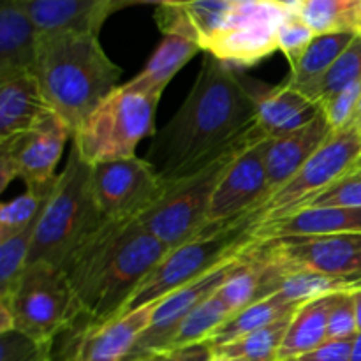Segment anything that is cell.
<instances>
[{
    "label": "cell",
    "mask_w": 361,
    "mask_h": 361,
    "mask_svg": "<svg viewBox=\"0 0 361 361\" xmlns=\"http://www.w3.org/2000/svg\"><path fill=\"white\" fill-rule=\"evenodd\" d=\"M337 295L309 300L296 310L281 345L277 361L300 358L328 341V319Z\"/></svg>",
    "instance_id": "603a6c76"
},
{
    "label": "cell",
    "mask_w": 361,
    "mask_h": 361,
    "mask_svg": "<svg viewBox=\"0 0 361 361\" xmlns=\"http://www.w3.org/2000/svg\"><path fill=\"white\" fill-rule=\"evenodd\" d=\"M0 361H51V341H35L18 330L0 334Z\"/></svg>",
    "instance_id": "d6a6232c"
},
{
    "label": "cell",
    "mask_w": 361,
    "mask_h": 361,
    "mask_svg": "<svg viewBox=\"0 0 361 361\" xmlns=\"http://www.w3.org/2000/svg\"><path fill=\"white\" fill-rule=\"evenodd\" d=\"M271 4H275L277 7H281L284 13L288 14H300L302 13V7L305 0H270Z\"/></svg>",
    "instance_id": "ab89813d"
},
{
    "label": "cell",
    "mask_w": 361,
    "mask_h": 361,
    "mask_svg": "<svg viewBox=\"0 0 361 361\" xmlns=\"http://www.w3.org/2000/svg\"><path fill=\"white\" fill-rule=\"evenodd\" d=\"M353 341H355V338H348V341H330V338H328V341H324L317 349L300 356V360L302 361H351Z\"/></svg>",
    "instance_id": "8d00e7d4"
},
{
    "label": "cell",
    "mask_w": 361,
    "mask_h": 361,
    "mask_svg": "<svg viewBox=\"0 0 361 361\" xmlns=\"http://www.w3.org/2000/svg\"><path fill=\"white\" fill-rule=\"evenodd\" d=\"M243 254L226 261L224 264L212 270L204 277L197 279V281L176 289L175 293H171L166 298L159 300L155 303L150 324L141 334V337L137 338V342L134 344L133 351L129 353L126 361L171 351L173 341H175L176 334H178L180 326L187 319V316L200 303H203L204 300L214 296L222 288V284L228 281L229 275L236 270V267L242 261Z\"/></svg>",
    "instance_id": "5bb4252c"
},
{
    "label": "cell",
    "mask_w": 361,
    "mask_h": 361,
    "mask_svg": "<svg viewBox=\"0 0 361 361\" xmlns=\"http://www.w3.org/2000/svg\"><path fill=\"white\" fill-rule=\"evenodd\" d=\"M298 309L284 314L274 323L267 324V326L259 328V330L252 331V334L245 335L238 341L221 345V348L215 349V356L242 358L245 361H277L281 345L289 330V324H291L293 316Z\"/></svg>",
    "instance_id": "484cf974"
},
{
    "label": "cell",
    "mask_w": 361,
    "mask_h": 361,
    "mask_svg": "<svg viewBox=\"0 0 361 361\" xmlns=\"http://www.w3.org/2000/svg\"><path fill=\"white\" fill-rule=\"evenodd\" d=\"M361 97V83L353 85L345 88L341 94L326 99L321 102V111L326 116L328 123L334 130H342L351 127L353 118H355L356 108Z\"/></svg>",
    "instance_id": "e575fe53"
},
{
    "label": "cell",
    "mask_w": 361,
    "mask_h": 361,
    "mask_svg": "<svg viewBox=\"0 0 361 361\" xmlns=\"http://www.w3.org/2000/svg\"><path fill=\"white\" fill-rule=\"evenodd\" d=\"M300 16L316 35L361 34V0H305Z\"/></svg>",
    "instance_id": "4316f807"
},
{
    "label": "cell",
    "mask_w": 361,
    "mask_h": 361,
    "mask_svg": "<svg viewBox=\"0 0 361 361\" xmlns=\"http://www.w3.org/2000/svg\"><path fill=\"white\" fill-rule=\"evenodd\" d=\"M334 133L323 111L300 129L270 137L267 148V171L270 196L291 180Z\"/></svg>",
    "instance_id": "e0dca14e"
},
{
    "label": "cell",
    "mask_w": 361,
    "mask_h": 361,
    "mask_svg": "<svg viewBox=\"0 0 361 361\" xmlns=\"http://www.w3.org/2000/svg\"><path fill=\"white\" fill-rule=\"evenodd\" d=\"M284 361H302L300 358H291V360H284Z\"/></svg>",
    "instance_id": "bcb514c9"
},
{
    "label": "cell",
    "mask_w": 361,
    "mask_h": 361,
    "mask_svg": "<svg viewBox=\"0 0 361 361\" xmlns=\"http://www.w3.org/2000/svg\"><path fill=\"white\" fill-rule=\"evenodd\" d=\"M360 159L361 130L356 127L334 130L323 147L303 164V168L281 189L275 190L245 221L256 229L257 226L293 214L351 171Z\"/></svg>",
    "instance_id": "9c48e42d"
},
{
    "label": "cell",
    "mask_w": 361,
    "mask_h": 361,
    "mask_svg": "<svg viewBox=\"0 0 361 361\" xmlns=\"http://www.w3.org/2000/svg\"><path fill=\"white\" fill-rule=\"evenodd\" d=\"M212 361H245V360H242V358H224V356H215L214 360Z\"/></svg>",
    "instance_id": "f6af8a7d"
},
{
    "label": "cell",
    "mask_w": 361,
    "mask_h": 361,
    "mask_svg": "<svg viewBox=\"0 0 361 361\" xmlns=\"http://www.w3.org/2000/svg\"><path fill=\"white\" fill-rule=\"evenodd\" d=\"M39 32L20 0H0V78L34 73Z\"/></svg>",
    "instance_id": "ffe728a7"
},
{
    "label": "cell",
    "mask_w": 361,
    "mask_h": 361,
    "mask_svg": "<svg viewBox=\"0 0 361 361\" xmlns=\"http://www.w3.org/2000/svg\"><path fill=\"white\" fill-rule=\"evenodd\" d=\"M0 303L11 310L14 330L41 342L53 341L81 312L62 268L44 261L27 264L14 291Z\"/></svg>",
    "instance_id": "ba28073f"
},
{
    "label": "cell",
    "mask_w": 361,
    "mask_h": 361,
    "mask_svg": "<svg viewBox=\"0 0 361 361\" xmlns=\"http://www.w3.org/2000/svg\"><path fill=\"white\" fill-rule=\"evenodd\" d=\"M356 35L358 34H353V32L316 35L309 48L305 49L302 59L298 60V63L291 69L288 83L298 88L300 92H303L307 97L316 101L314 95H316V88L319 81L323 80L324 74L330 71L335 60L345 51V48L351 44Z\"/></svg>",
    "instance_id": "cb8c5ba5"
},
{
    "label": "cell",
    "mask_w": 361,
    "mask_h": 361,
    "mask_svg": "<svg viewBox=\"0 0 361 361\" xmlns=\"http://www.w3.org/2000/svg\"><path fill=\"white\" fill-rule=\"evenodd\" d=\"M298 307L300 303H289L284 296L275 293V295L267 296L263 300H257V302L247 305L245 309L233 314L217 331H214V335L208 338V342L214 345V349H217L221 345L238 341V338L245 337V335L274 323L279 317L298 309Z\"/></svg>",
    "instance_id": "d4e9b609"
},
{
    "label": "cell",
    "mask_w": 361,
    "mask_h": 361,
    "mask_svg": "<svg viewBox=\"0 0 361 361\" xmlns=\"http://www.w3.org/2000/svg\"><path fill=\"white\" fill-rule=\"evenodd\" d=\"M323 207H341V208H361V166H355L349 173H345L342 178L331 183L328 189L317 194L310 201H307L303 207L305 208H323ZM293 212V214H295Z\"/></svg>",
    "instance_id": "1f68e13d"
},
{
    "label": "cell",
    "mask_w": 361,
    "mask_h": 361,
    "mask_svg": "<svg viewBox=\"0 0 361 361\" xmlns=\"http://www.w3.org/2000/svg\"><path fill=\"white\" fill-rule=\"evenodd\" d=\"M39 35L56 32L97 34L111 16L113 0H20Z\"/></svg>",
    "instance_id": "d6986e66"
},
{
    "label": "cell",
    "mask_w": 361,
    "mask_h": 361,
    "mask_svg": "<svg viewBox=\"0 0 361 361\" xmlns=\"http://www.w3.org/2000/svg\"><path fill=\"white\" fill-rule=\"evenodd\" d=\"M286 16L270 0H243L203 51L235 69L256 66L279 49L277 32Z\"/></svg>",
    "instance_id": "8fae6325"
},
{
    "label": "cell",
    "mask_w": 361,
    "mask_h": 361,
    "mask_svg": "<svg viewBox=\"0 0 361 361\" xmlns=\"http://www.w3.org/2000/svg\"><path fill=\"white\" fill-rule=\"evenodd\" d=\"M34 74L53 111L74 134L120 87L122 69L106 55L97 34L56 32L39 35Z\"/></svg>",
    "instance_id": "3957f363"
},
{
    "label": "cell",
    "mask_w": 361,
    "mask_h": 361,
    "mask_svg": "<svg viewBox=\"0 0 361 361\" xmlns=\"http://www.w3.org/2000/svg\"><path fill=\"white\" fill-rule=\"evenodd\" d=\"M133 361H168V353H161V355H150L143 356V358H137Z\"/></svg>",
    "instance_id": "7bdbcfd3"
},
{
    "label": "cell",
    "mask_w": 361,
    "mask_h": 361,
    "mask_svg": "<svg viewBox=\"0 0 361 361\" xmlns=\"http://www.w3.org/2000/svg\"><path fill=\"white\" fill-rule=\"evenodd\" d=\"M256 240L252 226L238 222L214 235L196 236L176 249H171L141 282L127 303L126 312L159 302L176 289L204 277L226 261L245 252Z\"/></svg>",
    "instance_id": "52a82bcc"
},
{
    "label": "cell",
    "mask_w": 361,
    "mask_h": 361,
    "mask_svg": "<svg viewBox=\"0 0 361 361\" xmlns=\"http://www.w3.org/2000/svg\"><path fill=\"white\" fill-rule=\"evenodd\" d=\"M104 219L95 201L92 166L81 159L76 147H71L66 168L59 173L35 228L28 264L44 261L60 267L67 254Z\"/></svg>",
    "instance_id": "277c9868"
},
{
    "label": "cell",
    "mask_w": 361,
    "mask_h": 361,
    "mask_svg": "<svg viewBox=\"0 0 361 361\" xmlns=\"http://www.w3.org/2000/svg\"><path fill=\"white\" fill-rule=\"evenodd\" d=\"M263 242L288 271H314L331 277L361 275V235L298 236Z\"/></svg>",
    "instance_id": "9a60e30c"
},
{
    "label": "cell",
    "mask_w": 361,
    "mask_h": 361,
    "mask_svg": "<svg viewBox=\"0 0 361 361\" xmlns=\"http://www.w3.org/2000/svg\"><path fill=\"white\" fill-rule=\"evenodd\" d=\"M233 314L235 312L231 310V307L221 298V295L217 291L214 296H210L203 303H200L187 316V319L180 326L178 334H176L175 341H173L171 349L208 341L214 335V331H217Z\"/></svg>",
    "instance_id": "f1b7e54d"
},
{
    "label": "cell",
    "mask_w": 361,
    "mask_h": 361,
    "mask_svg": "<svg viewBox=\"0 0 361 361\" xmlns=\"http://www.w3.org/2000/svg\"><path fill=\"white\" fill-rule=\"evenodd\" d=\"M197 51H201V48L196 39L185 34H166L145 69L127 85L137 92L162 95L169 81Z\"/></svg>",
    "instance_id": "7402d4cb"
},
{
    "label": "cell",
    "mask_w": 361,
    "mask_h": 361,
    "mask_svg": "<svg viewBox=\"0 0 361 361\" xmlns=\"http://www.w3.org/2000/svg\"><path fill=\"white\" fill-rule=\"evenodd\" d=\"M351 361H361V331L353 341V353H351Z\"/></svg>",
    "instance_id": "b9f144b4"
},
{
    "label": "cell",
    "mask_w": 361,
    "mask_h": 361,
    "mask_svg": "<svg viewBox=\"0 0 361 361\" xmlns=\"http://www.w3.org/2000/svg\"><path fill=\"white\" fill-rule=\"evenodd\" d=\"M161 95L116 87L73 134V147L90 166L136 157L145 137L154 136Z\"/></svg>",
    "instance_id": "8992f818"
},
{
    "label": "cell",
    "mask_w": 361,
    "mask_h": 361,
    "mask_svg": "<svg viewBox=\"0 0 361 361\" xmlns=\"http://www.w3.org/2000/svg\"><path fill=\"white\" fill-rule=\"evenodd\" d=\"M358 335L355 302L353 293H338L331 307L328 319V338L330 341H348Z\"/></svg>",
    "instance_id": "d590c367"
},
{
    "label": "cell",
    "mask_w": 361,
    "mask_h": 361,
    "mask_svg": "<svg viewBox=\"0 0 361 361\" xmlns=\"http://www.w3.org/2000/svg\"><path fill=\"white\" fill-rule=\"evenodd\" d=\"M56 178L44 187L27 189L23 194L0 207V242L18 235L39 221L53 189H55Z\"/></svg>",
    "instance_id": "83f0119b"
},
{
    "label": "cell",
    "mask_w": 361,
    "mask_h": 361,
    "mask_svg": "<svg viewBox=\"0 0 361 361\" xmlns=\"http://www.w3.org/2000/svg\"><path fill=\"white\" fill-rule=\"evenodd\" d=\"M37 222L28 226L18 235L0 242V298H7L14 291L18 281L27 268Z\"/></svg>",
    "instance_id": "f546056e"
},
{
    "label": "cell",
    "mask_w": 361,
    "mask_h": 361,
    "mask_svg": "<svg viewBox=\"0 0 361 361\" xmlns=\"http://www.w3.org/2000/svg\"><path fill=\"white\" fill-rule=\"evenodd\" d=\"M214 358L215 349L208 341L171 349L168 353V361H212Z\"/></svg>",
    "instance_id": "74e56055"
},
{
    "label": "cell",
    "mask_w": 361,
    "mask_h": 361,
    "mask_svg": "<svg viewBox=\"0 0 361 361\" xmlns=\"http://www.w3.org/2000/svg\"><path fill=\"white\" fill-rule=\"evenodd\" d=\"M73 133L55 111L32 129L0 140V190L20 178L27 189L48 185Z\"/></svg>",
    "instance_id": "30bf717a"
},
{
    "label": "cell",
    "mask_w": 361,
    "mask_h": 361,
    "mask_svg": "<svg viewBox=\"0 0 361 361\" xmlns=\"http://www.w3.org/2000/svg\"><path fill=\"white\" fill-rule=\"evenodd\" d=\"M190 0H113L111 4V14L116 13L120 9H126V7L137 6V4H155V6H176V4H185Z\"/></svg>",
    "instance_id": "f35d334b"
},
{
    "label": "cell",
    "mask_w": 361,
    "mask_h": 361,
    "mask_svg": "<svg viewBox=\"0 0 361 361\" xmlns=\"http://www.w3.org/2000/svg\"><path fill=\"white\" fill-rule=\"evenodd\" d=\"M328 235H361V208H305L254 229L257 240Z\"/></svg>",
    "instance_id": "ac0fdd59"
},
{
    "label": "cell",
    "mask_w": 361,
    "mask_h": 361,
    "mask_svg": "<svg viewBox=\"0 0 361 361\" xmlns=\"http://www.w3.org/2000/svg\"><path fill=\"white\" fill-rule=\"evenodd\" d=\"M268 141L270 137H263L233 162L212 197L207 224L197 236L214 235L236 222H247L245 219L270 197L267 171Z\"/></svg>",
    "instance_id": "7c38bea8"
},
{
    "label": "cell",
    "mask_w": 361,
    "mask_h": 361,
    "mask_svg": "<svg viewBox=\"0 0 361 361\" xmlns=\"http://www.w3.org/2000/svg\"><path fill=\"white\" fill-rule=\"evenodd\" d=\"M92 185L106 219H140L166 190L147 159L140 157L92 166Z\"/></svg>",
    "instance_id": "4fadbf2b"
},
{
    "label": "cell",
    "mask_w": 361,
    "mask_h": 361,
    "mask_svg": "<svg viewBox=\"0 0 361 361\" xmlns=\"http://www.w3.org/2000/svg\"><path fill=\"white\" fill-rule=\"evenodd\" d=\"M257 126L243 74L207 53L183 104L154 134L147 162L169 185L210 166Z\"/></svg>",
    "instance_id": "6da1fadb"
},
{
    "label": "cell",
    "mask_w": 361,
    "mask_h": 361,
    "mask_svg": "<svg viewBox=\"0 0 361 361\" xmlns=\"http://www.w3.org/2000/svg\"><path fill=\"white\" fill-rule=\"evenodd\" d=\"M243 83L257 104V122L268 137H277L312 122L321 113L319 102L286 83L267 87L261 81L243 76Z\"/></svg>",
    "instance_id": "2e32d148"
},
{
    "label": "cell",
    "mask_w": 361,
    "mask_h": 361,
    "mask_svg": "<svg viewBox=\"0 0 361 361\" xmlns=\"http://www.w3.org/2000/svg\"><path fill=\"white\" fill-rule=\"evenodd\" d=\"M314 37H316L314 30L303 21L300 14H288L284 18V21L279 27L277 42L279 49L286 55L291 69L302 59L305 49L314 41Z\"/></svg>",
    "instance_id": "836d02e7"
},
{
    "label": "cell",
    "mask_w": 361,
    "mask_h": 361,
    "mask_svg": "<svg viewBox=\"0 0 361 361\" xmlns=\"http://www.w3.org/2000/svg\"><path fill=\"white\" fill-rule=\"evenodd\" d=\"M168 247L137 219H104L60 263L81 310L102 324L126 312Z\"/></svg>",
    "instance_id": "7a4b0ae2"
},
{
    "label": "cell",
    "mask_w": 361,
    "mask_h": 361,
    "mask_svg": "<svg viewBox=\"0 0 361 361\" xmlns=\"http://www.w3.org/2000/svg\"><path fill=\"white\" fill-rule=\"evenodd\" d=\"M356 83H361V34L353 39L351 44L324 74V78L317 85L314 99L321 104Z\"/></svg>",
    "instance_id": "4dcf8cb0"
},
{
    "label": "cell",
    "mask_w": 361,
    "mask_h": 361,
    "mask_svg": "<svg viewBox=\"0 0 361 361\" xmlns=\"http://www.w3.org/2000/svg\"><path fill=\"white\" fill-rule=\"evenodd\" d=\"M263 137L268 136L257 126L210 166L166 185L164 194L137 219V222L155 238L161 240L169 250L196 238L197 233L207 224L212 197L228 169L247 148Z\"/></svg>",
    "instance_id": "5b68a950"
},
{
    "label": "cell",
    "mask_w": 361,
    "mask_h": 361,
    "mask_svg": "<svg viewBox=\"0 0 361 361\" xmlns=\"http://www.w3.org/2000/svg\"><path fill=\"white\" fill-rule=\"evenodd\" d=\"M351 127H356V129H360V130H361V97H360L358 108H356L355 118H353V123H351Z\"/></svg>",
    "instance_id": "ee69618b"
},
{
    "label": "cell",
    "mask_w": 361,
    "mask_h": 361,
    "mask_svg": "<svg viewBox=\"0 0 361 361\" xmlns=\"http://www.w3.org/2000/svg\"><path fill=\"white\" fill-rule=\"evenodd\" d=\"M53 113L34 73L0 78V140L32 129Z\"/></svg>",
    "instance_id": "44dd1931"
},
{
    "label": "cell",
    "mask_w": 361,
    "mask_h": 361,
    "mask_svg": "<svg viewBox=\"0 0 361 361\" xmlns=\"http://www.w3.org/2000/svg\"><path fill=\"white\" fill-rule=\"evenodd\" d=\"M353 302H355L356 323H358V331H361V289L353 293Z\"/></svg>",
    "instance_id": "60d3db41"
}]
</instances>
